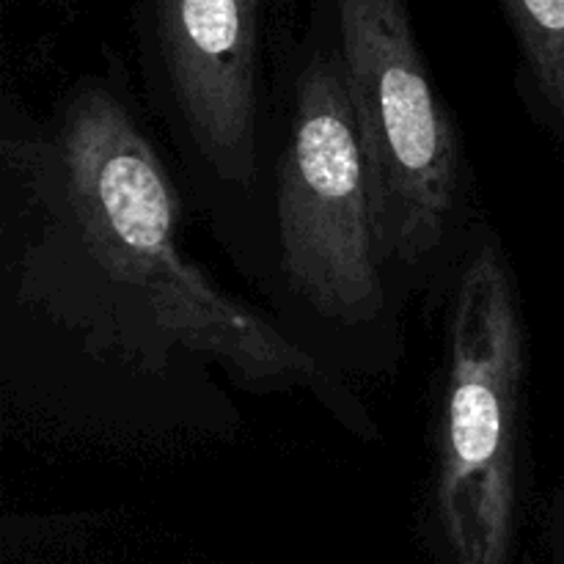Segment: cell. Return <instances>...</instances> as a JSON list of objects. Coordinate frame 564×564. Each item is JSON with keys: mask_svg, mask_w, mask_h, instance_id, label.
Wrapping results in <instances>:
<instances>
[{"mask_svg": "<svg viewBox=\"0 0 564 564\" xmlns=\"http://www.w3.org/2000/svg\"><path fill=\"white\" fill-rule=\"evenodd\" d=\"M50 171L72 235L187 350L253 383H314L319 367L273 325L191 264L180 204L152 143L105 86H83L61 113Z\"/></svg>", "mask_w": 564, "mask_h": 564, "instance_id": "1", "label": "cell"}, {"mask_svg": "<svg viewBox=\"0 0 564 564\" xmlns=\"http://www.w3.org/2000/svg\"><path fill=\"white\" fill-rule=\"evenodd\" d=\"M521 386L516 281L501 248L479 240L452 301L433 485L435 523L455 564H510Z\"/></svg>", "mask_w": 564, "mask_h": 564, "instance_id": "2", "label": "cell"}, {"mask_svg": "<svg viewBox=\"0 0 564 564\" xmlns=\"http://www.w3.org/2000/svg\"><path fill=\"white\" fill-rule=\"evenodd\" d=\"M372 185L386 264L419 268L449 235L460 154L408 0H325Z\"/></svg>", "mask_w": 564, "mask_h": 564, "instance_id": "3", "label": "cell"}, {"mask_svg": "<svg viewBox=\"0 0 564 564\" xmlns=\"http://www.w3.org/2000/svg\"><path fill=\"white\" fill-rule=\"evenodd\" d=\"M279 231L292 290L325 319L372 323L386 306L372 185L336 50H317L297 80L281 160Z\"/></svg>", "mask_w": 564, "mask_h": 564, "instance_id": "4", "label": "cell"}, {"mask_svg": "<svg viewBox=\"0 0 564 564\" xmlns=\"http://www.w3.org/2000/svg\"><path fill=\"white\" fill-rule=\"evenodd\" d=\"M270 0H149L154 47L198 152L226 180L257 171V64Z\"/></svg>", "mask_w": 564, "mask_h": 564, "instance_id": "5", "label": "cell"}, {"mask_svg": "<svg viewBox=\"0 0 564 564\" xmlns=\"http://www.w3.org/2000/svg\"><path fill=\"white\" fill-rule=\"evenodd\" d=\"M538 102L564 130V0H499Z\"/></svg>", "mask_w": 564, "mask_h": 564, "instance_id": "6", "label": "cell"}]
</instances>
